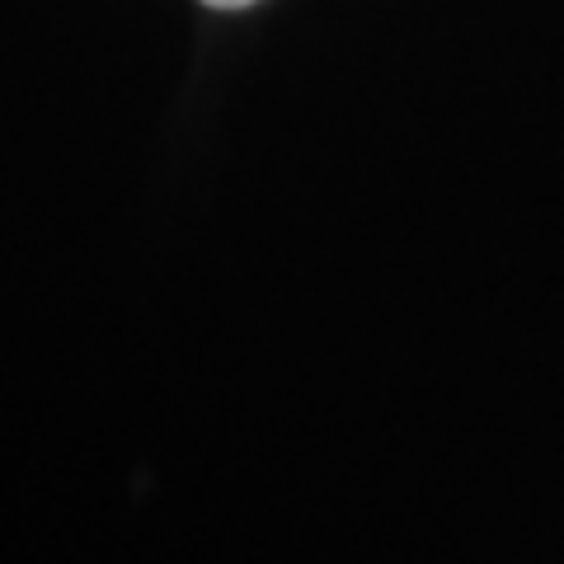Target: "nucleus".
Listing matches in <instances>:
<instances>
[{
  "label": "nucleus",
  "instance_id": "f257e3e1",
  "mask_svg": "<svg viewBox=\"0 0 564 564\" xmlns=\"http://www.w3.org/2000/svg\"><path fill=\"white\" fill-rule=\"evenodd\" d=\"M207 6H217V10H240V6H254V0H207Z\"/></svg>",
  "mask_w": 564,
  "mask_h": 564
}]
</instances>
